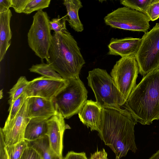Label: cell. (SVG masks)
<instances>
[{"instance_id":"obj_1","label":"cell","mask_w":159,"mask_h":159,"mask_svg":"<svg viewBox=\"0 0 159 159\" xmlns=\"http://www.w3.org/2000/svg\"><path fill=\"white\" fill-rule=\"evenodd\" d=\"M137 122L126 109L102 107L99 135L114 152L116 159L125 157L129 150L134 153L136 152L134 127Z\"/></svg>"},{"instance_id":"obj_2","label":"cell","mask_w":159,"mask_h":159,"mask_svg":"<svg viewBox=\"0 0 159 159\" xmlns=\"http://www.w3.org/2000/svg\"><path fill=\"white\" fill-rule=\"evenodd\" d=\"M125 104V109L143 125L159 119V67L143 77Z\"/></svg>"},{"instance_id":"obj_3","label":"cell","mask_w":159,"mask_h":159,"mask_svg":"<svg viewBox=\"0 0 159 159\" xmlns=\"http://www.w3.org/2000/svg\"><path fill=\"white\" fill-rule=\"evenodd\" d=\"M46 61L66 80L79 77L85 63L76 41L67 30L52 35Z\"/></svg>"},{"instance_id":"obj_4","label":"cell","mask_w":159,"mask_h":159,"mask_svg":"<svg viewBox=\"0 0 159 159\" xmlns=\"http://www.w3.org/2000/svg\"><path fill=\"white\" fill-rule=\"evenodd\" d=\"M68 80L67 85L52 100L55 112L67 119L79 113L87 100L88 94L79 77Z\"/></svg>"},{"instance_id":"obj_5","label":"cell","mask_w":159,"mask_h":159,"mask_svg":"<svg viewBox=\"0 0 159 159\" xmlns=\"http://www.w3.org/2000/svg\"><path fill=\"white\" fill-rule=\"evenodd\" d=\"M88 85L92 90L96 102L102 107H120L123 99L111 76L104 69L96 68L89 72Z\"/></svg>"},{"instance_id":"obj_6","label":"cell","mask_w":159,"mask_h":159,"mask_svg":"<svg viewBox=\"0 0 159 159\" xmlns=\"http://www.w3.org/2000/svg\"><path fill=\"white\" fill-rule=\"evenodd\" d=\"M49 21L46 12L42 10L37 11L33 16V22L27 34L29 47L42 61L48 59L52 37Z\"/></svg>"},{"instance_id":"obj_7","label":"cell","mask_w":159,"mask_h":159,"mask_svg":"<svg viewBox=\"0 0 159 159\" xmlns=\"http://www.w3.org/2000/svg\"><path fill=\"white\" fill-rule=\"evenodd\" d=\"M139 72L134 55L121 57L116 62L111 70V76L125 104L137 85L136 81Z\"/></svg>"},{"instance_id":"obj_8","label":"cell","mask_w":159,"mask_h":159,"mask_svg":"<svg viewBox=\"0 0 159 159\" xmlns=\"http://www.w3.org/2000/svg\"><path fill=\"white\" fill-rule=\"evenodd\" d=\"M135 56L139 73L143 77L159 67V23L144 33Z\"/></svg>"},{"instance_id":"obj_9","label":"cell","mask_w":159,"mask_h":159,"mask_svg":"<svg viewBox=\"0 0 159 159\" xmlns=\"http://www.w3.org/2000/svg\"><path fill=\"white\" fill-rule=\"evenodd\" d=\"M105 24L112 28L144 33L150 28V20L145 14L128 7H119L104 18Z\"/></svg>"},{"instance_id":"obj_10","label":"cell","mask_w":159,"mask_h":159,"mask_svg":"<svg viewBox=\"0 0 159 159\" xmlns=\"http://www.w3.org/2000/svg\"><path fill=\"white\" fill-rule=\"evenodd\" d=\"M68 82V80L60 81L42 76L29 81L25 93L28 98L38 97L52 100Z\"/></svg>"},{"instance_id":"obj_11","label":"cell","mask_w":159,"mask_h":159,"mask_svg":"<svg viewBox=\"0 0 159 159\" xmlns=\"http://www.w3.org/2000/svg\"><path fill=\"white\" fill-rule=\"evenodd\" d=\"M28 98L14 118L1 128L5 146L11 145L25 139L26 126L30 119L28 116Z\"/></svg>"},{"instance_id":"obj_12","label":"cell","mask_w":159,"mask_h":159,"mask_svg":"<svg viewBox=\"0 0 159 159\" xmlns=\"http://www.w3.org/2000/svg\"><path fill=\"white\" fill-rule=\"evenodd\" d=\"M64 118L60 113L55 115L47 120L48 136L52 149L61 159H63V137L65 130L70 128L66 125Z\"/></svg>"},{"instance_id":"obj_13","label":"cell","mask_w":159,"mask_h":159,"mask_svg":"<svg viewBox=\"0 0 159 159\" xmlns=\"http://www.w3.org/2000/svg\"><path fill=\"white\" fill-rule=\"evenodd\" d=\"M102 107L96 101L87 100L79 112L80 121L91 130L98 132L102 119Z\"/></svg>"},{"instance_id":"obj_14","label":"cell","mask_w":159,"mask_h":159,"mask_svg":"<svg viewBox=\"0 0 159 159\" xmlns=\"http://www.w3.org/2000/svg\"><path fill=\"white\" fill-rule=\"evenodd\" d=\"M141 42V39L131 37L122 39L112 38L108 46V54L120 56L121 57L132 55L137 52Z\"/></svg>"},{"instance_id":"obj_15","label":"cell","mask_w":159,"mask_h":159,"mask_svg":"<svg viewBox=\"0 0 159 159\" xmlns=\"http://www.w3.org/2000/svg\"><path fill=\"white\" fill-rule=\"evenodd\" d=\"M28 116L30 119L48 120L56 114L51 100L38 97L28 98Z\"/></svg>"},{"instance_id":"obj_16","label":"cell","mask_w":159,"mask_h":159,"mask_svg":"<svg viewBox=\"0 0 159 159\" xmlns=\"http://www.w3.org/2000/svg\"><path fill=\"white\" fill-rule=\"evenodd\" d=\"M12 14L10 9L0 13V61L3 59L11 44L12 33L10 23Z\"/></svg>"},{"instance_id":"obj_17","label":"cell","mask_w":159,"mask_h":159,"mask_svg":"<svg viewBox=\"0 0 159 159\" xmlns=\"http://www.w3.org/2000/svg\"><path fill=\"white\" fill-rule=\"evenodd\" d=\"M47 120L39 118L30 119L25 130L24 139L27 141H32L47 135Z\"/></svg>"},{"instance_id":"obj_18","label":"cell","mask_w":159,"mask_h":159,"mask_svg":"<svg viewBox=\"0 0 159 159\" xmlns=\"http://www.w3.org/2000/svg\"><path fill=\"white\" fill-rule=\"evenodd\" d=\"M63 4L65 6L68 16L69 25L77 32H81L84 30L83 25L80 20L79 16V9L83 7L80 0H65Z\"/></svg>"},{"instance_id":"obj_19","label":"cell","mask_w":159,"mask_h":159,"mask_svg":"<svg viewBox=\"0 0 159 159\" xmlns=\"http://www.w3.org/2000/svg\"><path fill=\"white\" fill-rule=\"evenodd\" d=\"M28 142V146L34 148L42 159H63L60 158L50 146L48 136L46 135L35 140Z\"/></svg>"},{"instance_id":"obj_20","label":"cell","mask_w":159,"mask_h":159,"mask_svg":"<svg viewBox=\"0 0 159 159\" xmlns=\"http://www.w3.org/2000/svg\"><path fill=\"white\" fill-rule=\"evenodd\" d=\"M29 70L31 72L38 73L43 76L60 81L66 80L63 78L48 63L43 62L39 64L33 65Z\"/></svg>"},{"instance_id":"obj_21","label":"cell","mask_w":159,"mask_h":159,"mask_svg":"<svg viewBox=\"0 0 159 159\" xmlns=\"http://www.w3.org/2000/svg\"><path fill=\"white\" fill-rule=\"evenodd\" d=\"M29 82L24 76H21L19 78L16 83L8 92L9 99L8 102L9 104L25 93Z\"/></svg>"},{"instance_id":"obj_22","label":"cell","mask_w":159,"mask_h":159,"mask_svg":"<svg viewBox=\"0 0 159 159\" xmlns=\"http://www.w3.org/2000/svg\"><path fill=\"white\" fill-rule=\"evenodd\" d=\"M28 146V141L24 139L11 145H5L4 148L10 159H20Z\"/></svg>"},{"instance_id":"obj_23","label":"cell","mask_w":159,"mask_h":159,"mask_svg":"<svg viewBox=\"0 0 159 159\" xmlns=\"http://www.w3.org/2000/svg\"><path fill=\"white\" fill-rule=\"evenodd\" d=\"M153 0H122L120 3L124 7L146 14L148 8Z\"/></svg>"},{"instance_id":"obj_24","label":"cell","mask_w":159,"mask_h":159,"mask_svg":"<svg viewBox=\"0 0 159 159\" xmlns=\"http://www.w3.org/2000/svg\"><path fill=\"white\" fill-rule=\"evenodd\" d=\"M27 98L28 97L24 93L9 104L8 110L9 114L5 124L8 123L14 118Z\"/></svg>"},{"instance_id":"obj_25","label":"cell","mask_w":159,"mask_h":159,"mask_svg":"<svg viewBox=\"0 0 159 159\" xmlns=\"http://www.w3.org/2000/svg\"><path fill=\"white\" fill-rule=\"evenodd\" d=\"M51 0H29L27 3L23 13L30 14L35 11H39L48 7Z\"/></svg>"},{"instance_id":"obj_26","label":"cell","mask_w":159,"mask_h":159,"mask_svg":"<svg viewBox=\"0 0 159 159\" xmlns=\"http://www.w3.org/2000/svg\"><path fill=\"white\" fill-rule=\"evenodd\" d=\"M68 18L65 16L60 18L58 17L54 18L50 20L49 25L51 30L54 31L55 33H60L67 30L66 27V21L67 20Z\"/></svg>"},{"instance_id":"obj_27","label":"cell","mask_w":159,"mask_h":159,"mask_svg":"<svg viewBox=\"0 0 159 159\" xmlns=\"http://www.w3.org/2000/svg\"><path fill=\"white\" fill-rule=\"evenodd\" d=\"M150 20L155 21L159 18V0H153L149 5L146 14Z\"/></svg>"},{"instance_id":"obj_28","label":"cell","mask_w":159,"mask_h":159,"mask_svg":"<svg viewBox=\"0 0 159 159\" xmlns=\"http://www.w3.org/2000/svg\"><path fill=\"white\" fill-rule=\"evenodd\" d=\"M20 159H42L39 154L33 148L28 146Z\"/></svg>"},{"instance_id":"obj_29","label":"cell","mask_w":159,"mask_h":159,"mask_svg":"<svg viewBox=\"0 0 159 159\" xmlns=\"http://www.w3.org/2000/svg\"><path fill=\"white\" fill-rule=\"evenodd\" d=\"M29 0H11V7L18 13H23L25 6Z\"/></svg>"},{"instance_id":"obj_30","label":"cell","mask_w":159,"mask_h":159,"mask_svg":"<svg viewBox=\"0 0 159 159\" xmlns=\"http://www.w3.org/2000/svg\"><path fill=\"white\" fill-rule=\"evenodd\" d=\"M63 159H88L84 152H76L70 151L68 152Z\"/></svg>"},{"instance_id":"obj_31","label":"cell","mask_w":159,"mask_h":159,"mask_svg":"<svg viewBox=\"0 0 159 159\" xmlns=\"http://www.w3.org/2000/svg\"><path fill=\"white\" fill-rule=\"evenodd\" d=\"M107 156V153L104 148L100 151L97 149V151L91 154L89 159H108Z\"/></svg>"},{"instance_id":"obj_32","label":"cell","mask_w":159,"mask_h":159,"mask_svg":"<svg viewBox=\"0 0 159 159\" xmlns=\"http://www.w3.org/2000/svg\"><path fill=\"white\" fill-rule=\"evenodd\" d=\"M11 7V0H0V13L7 11Z\"/></svg>"},{"instance_id":"obj_33","label":"cell","mask_w":159,"mask_h":159,"mask_svg":"<svg viewBox=\"0 0 159 159\" xmlns=\"http://www.w3.org/2000/svg\"><path fill=\"white\" fill-rule=\"evenodd\" d=\"M149 159H159V150L154 154Z\"/></svg>"},{"instance_id":"obj_34","label":"cell","mask_w":159,"mask_h":159,"mask_svg":"<svg viewBox=\"0 0 159 159\" xmlns=\"http://www.w3.org/2000/svg\"><path fill=\"white\" fill-rule=\"evenodd\" d=\"M5 152H6V151H5ZM6 159H10V158L8 156L6 152Z\"/></svg>"},{"instance_id":"obj_35","label":"cell","mask_w":159,"mask_h":159,"mask_svg":"<svg viewBox=\"0 0 159 159\" xmlns=\"http://www.w3.org/2000/svg\"><path fill=\"white\" fill-rule=\"evenodd\" d=\"M2 94V90H1L0 91V98H1V99L2 98V95H1Z\"/></svg>"},{"instance_id":"obj_36","label":"cell","mask_w":159,"mask_h":159,"mask_svg":"<svg viewBox=\"0 0 159 159\" xmlns=\"http://www.w3.org/2000/svg\"></svg>"}]
</instances>
